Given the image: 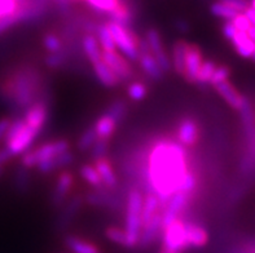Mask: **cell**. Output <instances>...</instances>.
I'll use <instances>...</instances> for the list:
<instances>
[{
    "mask_svg": "<svg viewBox=\"0 0 255 253\" xmlns=\"http://www.w3.org/2000/svg\"><path fill=\"white\" fill-rule=\"evenodd\" d=\"M189 170L187 149L183 145L170 138L155 141L149 151L145 169L146 194L157 196L162 209L176 192H180Z\"/></svg>",
    "mask_w": 255,
    "mask_h": 253,
    "instance_id": "cell-1",
    "label": "cell"
},
{
    "mask_svg": "<svg viewBox=\"0 0 255 253\" xmlns=\"http://www.w3.org/2000/svg\"><path fill=\"white\" fill-rule=\"evenodd\" d=\"M40 74L30 66H21L0 81V99L16 110H27L39 99Z\"/></svg>",
    "mask_w": 255,
    "mask_h": 253,
    "instance_id": "cell-2",
    "label": "cell"
},
{
    "mask_svg": "<svg viewBox=\"0 0 255 253\" xmlns=\"http://www.w3.org/2000/svg\"><path fill=\"white\" fill-rule=\"evenodd\" d=\"M142 203L144 195L139 189H132L128 192L126 205V246L127 248H135L139 246L141 235Z\"/></svg>",
    "mask_w": 255,
    "mask_h": 253,
    "instance_id": "cell-3",
    "label": "cell"
},
{
    "mask_svg": "<svg viewBox=\"0 0 255 253\" xmlns=\"http://www.w3.org/2000/svg\"><path fill=\"white\" fill-rule=\"evenodd\" d=\"M38 136L39 132L30 128L23 118H16L10 122L9 128L6 131V135L4 137V142H5L4 148L9 151L12 158L23 155Z\"/></svg>",
    "mask_w": 255,
    "mask_h": 253,
    "instance_id": "cell-4",
    "label": "cell"
},
{
    "mask_svg": "<svg viewBox=\"0 0 255 253\" xmlns=\"http://www.w3.org/2000/svg\"><path fill=\"white\" fill-rule=\"evenodd\" d=\"M107 25L112 32L117 49H120L123 56L128 58L129 61H137L140 56V38L133 32V30L118 25V23L110 22V21H108Z\"/></svg>",
    "mask_w": 255,
    "mask_h": 253,
    "instance_id": "cell-5",
    "label": "cell"
},
{
    "mask_svg": "<svg viewBox=\"0 0 255 253\" xmlns=\"http://www.w3.org/2000/svg\"><path fill=\"white\" fill-rule=\"evenodd\" d=\"M69 148H70V144L66 140H56V141L47 142V144L36 148L35 150L26 151L25 154L21 155V164L26 169L38 167L43 162L69 151Z\"/></svg>",
    "mask_w": 255,
    "mask_h": 253,
    "instance_id": "cell-6",
    "label": "cell"
},
{
    "mask_svg": "<svg viewBox=\"0 0 255 253\" xmlns=\"http://www.w3.org/2000/svg\"><path fill=\"white\" fill-rule=\"evenodd\" d=\"M162 241H163V248L168 252L180 253L188 250L185 222L179 218L168 225L167 228L162 230Z\"/></svg>",
    "mask_w": 255,
    "mask_h": 253,
    "instance_id": "cell-7",
    "label": "cell"
},
{
    "mask_svg": "<svg viewBox=\"0 0 255 253\" xmlns=\"http://www.w3.org/2000/svg\"><path fill=\"white\" fill-rule=\"evenodd\" d=\"M193 194H187V192H176L167 203H166L161 209L162 216V229L167 228L168 225L179 220L183 215L184 209L187 208L189 202H191Z\"/></svg>",
    "mask_w": 255,
    "mask_h": 253,
    "instance_id": "cell-8",
    "label": "cell"
},
{
    "mask_svg": "<svg viewBox=\"0 0 255 253\" xmlns=\"http://www.w3.org/2000/svg\"><path fill=\"white\" fill-rule=\"evenodd\" d=\"M145 42L148 44V48L152 53L153 57L155 58V61L158 62L159 68L162 69L163 73H168L171 70V60L166 53L163 44H162L161 34L157 29H149L145 34Z\"/></svg>",
    "mask_w": 255,
    "mask_h": 253,
    "instance_id": "cell-9",
    "label": "cell"
},
{
    "mask_svg": "<svg viewBox=\"0 0 255 253\" xmlns=\"http://www.w3.org/2000/svg\"><path fill=\"white\" fill-rule=\"evenodd\" d=\"M48 102L47 99L40 98L35 103H32L23 114V120L30 128L35 129L39 133L44 128L45 123L48 120Z\"/></svg>",
    "mask_w": 255,
    "mask_h": 253,
    "instance_id": "cell-10",
    "label": "cell"
},
{
    "mask_svg": "<svg viewBox=\"0 0 255 253\" xmlns=\"http://www.w3.org/2000/svg\"><path fill=\"white\" fill-rule=\"evenodd\" d=\"M103 61L113 71L120 82H129L132 78V69L126 58L118 52H103Z\"/></svg>",
    "mask_w": 255,
    "mask_h": 253,
    "instance_id": "cell-11",
    "label": "cell"
},
{
    "mask_svg": "<svg viewBox=\"0 0 255 253\" xmlns=\"http://www.w3.org/2000/svg\"><path fill=\"white\" fill-rule=\"evenodd\" d=\"M139 52L140 56L137 61L140 62V68L144 71V74H145L149 79H152V81H162L165 73L162 71V69L159 68L158 62L155 61V58L153 57L150 51H149L145 39H140Z\"/></svg>",
    "mask_w": 255,
    "mask_h": 253,
    "instance_id": "cell-12",
    "label": "cell"
},
{
    "mask_svg": "<svg viewBox=\"0 0 255 253\" xmlns=\"http://www.w3.org/2000/svg\"><path fill=\"white\" fill-rule=\"evenodd\" d=\"M204 64V56L202 51L197 45L188 43L187 55H185V64H184V74L183 78L188 83H196L198 71Z\"/></svg>",
    "mask_w": 255,
    "mask_h": 253,
    "instance_id": "cell-13",
    "label": "cell"
},
{
    "mask_svg": "<svg viewBox=\"0 0 255 253\" xmlns=\"http://www.w3.org/2000/svg\"><path fill=\"white\" fill-rule=\"evenodd\" d=\"M176 138L180 145L184 148H191L198 142L200 138V127L196 119L184 118L179 123L176 129Z\"/></svg>",
    "mask_w": 255,
    "mask_h": 253,
    "instance_id": "cell-14",
    "label": "cell"
},
{
    "mask_svg": "<svg viewBox=\"0 0 255 253\" xmlns=\"http://www.w3.org/2000/svg\"><path fill=\"white\" fill-rule=\"evenodd\" d=\"M73 185H74L73 173L68 172V170L60 173V176L57 177V181H56L55 189H53V192H52V204L55 205V207L62 205L65 199L68 198L70 190L73 189Z\"/></svg>",
    "mask_w": 255,
    "mask_h": 253,
    "instance_id": "cell-15",
    "label": "cell"
},
{
    "mask_svg": "<svg viewBox=\"0 0 255 253\" xmlns=\"http://www.w3.org/2000/svg\"><path fill=\"white\" fill-rule=\"evenodd\" d=\"M215 89L219 93V96L226 101L233 110H241L244 102H245V97L235 88L231 82H223V83L215 85Z\"/></svg>",
    "mask_w": 255,
    "mask_h": 253,
    "instance_id": "cell-16",
    "label": "cell"
},
{
    "mask_svg": "<svg viewBox=\"0 0 255 253\" xmlns=\"http://www.w3.org/2000/svg\"><path fill=\"white\" fill-rule=\"evenodd\" d=\"M162 216L161 212H158L154 217L148 222V224L141 229V235H140L139 246L141 248L149 247L153 242L162 234Z\"/></svg>",
    "mask_w": 255,
    "mask_h": 253,
    "instance_id": "cell-17",
    "label": "cell"
},
{
    "mask_svg": "<svg viewBox=\"0 0 255 253\" xmlns=\"http://www.w3.org/2000/svg\"><path fill=\"white\" fill-rule=\"evenodd\" d=\"M185 234H187L188 248H202L209 242L207 231L196 222H185Z\"/></svg>",
    "mask_w": 255,
    "mask_h": 253,
    "instance_id": "cell-18",
    "label": "cell"
},
{
    "mask_svg": "<svg viewBox=\"0 0 255 253\" xmlns=\"http://www.w3.org/2000/svg\"><path fill=\"white\" fill-rule=\"evenodd\" d=\"M94 167L96 168V170L100 174L101 181H103L105 187L114 189L118 185V178H117L116 172H114L112 164H110V162L108 161L107 158H101V159L95 161Z\"/></svg>",
    "mask_w": 255,
    "mask_h": 253,
    "instance_id": "cell-19",
    "label": "cell"
},
{
    "mask_svg": "<svg viewBox=\"0 0 255 253\" xmlns=\"http://www.w3.org/2000/svg\"><path fill=\"white\" fill-rule=\"evenodd\" d=\"M82 48L92 65L103 61V49L94 34H86L82 38Z\"/></svg>",
    "mask_w": 255,
    "mask_h": 253,
    "instance_id": "cell-20",
    "label": "cell"
},
{
    "mask_svg": "<svg viewBox=\"0 0 255 253\" xmlns=\"http://www.w3.org/2000/svg\"><path fill=\"white\" fill-rule=\"evenodd\" d=\"M64 243L71 253H101L96 244L84 241L77 235H68L64 239Z\"/></svg>",
    "mask_w": 255,
    "mask_h": 253,
    "instance_id": "cell-21",
    "label": "cell"
},
{
    "mask_svg": "<svg viewBox=\"0 0 255 253\" xmlns=\"http://www.w3.org/2000/svg\"><path fill=\"white\" fill-rule=\"evenodd\" d=\"M74 161V155L71 154L70 151H66L64 154H60L57 157H53L48 161L43 162L42 164H39L38 169L40 173H52L57 169H61V168L66 167L69 164L73 163Z\"/></svg>",
    "mask_w": 255,
    "mask_h": 253,
    "instance_id": "cell-22",
    "label": "cell"
},
{
    "mask_svg": "<svg viewBox=\"0 0 255 253\" xmlns=\"http://www.w3.org/2000/svg\"><path fill=\"white\" fill-rule=\"evenodd\" d=\"M117 124L118 123L112 116L108 115V114L101 115L94 124V131L97 136V140H107V141H109V138L116 132Z\"/></svg>",
    "mask_w": 255,
    "mask_h": 253,
    "instance_id": "cell-23",
    "label": "cell"
},
{
    "mask_svg": "<svg viewBox=\"0 0 255 253\" xmlns=\"http://www.w3.org/2000/svg\"><path fill=\"white\" fill-rule=\"evenodd\" d=\"M188 43L184 40H178L172 45L171 53V68L178 75L183 77L184 74V64H185V55H187Z\"/></svg>",
    "mask_w": 255,
    "mask_h": 253,
    "instance_id": "cell-24",
    "label": "cell"
},
{
    "mask_svg": "<svg viewBox=\"0 0 255 253\" xmlns=\"http://www.w3.org/2000/svg\"><path fill=\"white\" fill-rule=\"evenodd\" d=\"M232 44L241 57L252 58L253 53L255 51V44L252 39L249 38L248 32L237 31L236 36L232 39Z\"/></svg>",
    "mask_w": 255,
    "mask_h": 253,
    "instance_id": "cell-25",
    "label": "cell"
},
{
    "mask_svg": "<svg viewBox=\"0 0 255 253\" xmlns=\"http://www.w3.org/2000/svg\"><path fill=\"white\" fill-rule=\"evenodd\" d=\"M92 66H94L95 75H96L99 82H100L104 86L114 88V86H117L121 83L120 79L116 77V74H114L113 71L108 68L104 61L96 62V64H94Z\"/></svg>",
    "mask_w": 255,
    "mask_h": 253,
    "instance_id": "cell-26",
    "label": "cell"
},
{
    "mask_svg": "<svg viewBox=\"0 0 255 253\" xmlns=\"http://www.w3.org/2000/svg\"><path fill=\"white\" fill-rule=\"evenodd\" d=\"M158 212H161V203L158 198L153 194H146L144 196V203H142V213H141V222L142 228L148 224Z\"/></svg>",
    "mask_w": 255,
    "mask_h": 253,
    "instance_id": "cell-27",
    "label": "cell"
},
{
    "mask_svg": "<svg viewBox=\"0 0 255 253\" xmlns=\"http://www.w3.org/2000/svg\"><path fill=\"white\" fill-rule=\"evenodd\" d=\"M95 36H96L97 40H99V44H100L103 52H114V51H117L116 43H114L113 36H112V32H110L109 27H108V25H107V22L97 23Z\"/></svg>",
    "mask_w": 255,
    "mask_h": 253,
    "instance_id": "cell-28",
    "label": "cell"
},
{
    "mask_svg": "<svg viewBox=\"0 0 255 253\" xmlns=\"http://www.w3.org/2000/svg\"><path fill=\"white\" fill-rule=\"evenodd\" d=\"M83 1L95 12L109 16L125 0H83Z\"/></svg>",
    "mask_w": 255,
    "mask_h": 253,
    "instance_id": "cell-29",
    "label": "cell"
},
{
    "mask_svg": "<svg viewBox=\"0 0 255 253\" xmlns=\"http://www.w3.org/2000/svg\"><path fill=\"white\" fill-rule=\"evenodd\" d=\"M79 173H81L82 178H83L86 182H88L91 186L96 187V189H101L104 186L100 174H99V172H97L96 168H95L94 166H91V164H84V166L81 167V169H79Z\"/></svg>",
    "mask_w": 255,
    "mask_h": 253,
    "instance_id": "cell-30",
    "label": "cell"
},
{
    "mask_svg": "<svg viewBox=\"0 0 255 253\" xmlns=\"http://www.w3.org/2000/svg\"><path fill=\"white\" fill-rule=\"evenodd\" d=\"M22 10L23 8L17 0H0V21L17 16Z\"/></svg>",
    "mask_w": 255,
    "mask_h": 253,
    "instance_id": "cell-31",
    "label": "cell"
},
{
    "mask_svg": "<svg viewBox=\"0 0 255 253\" xmlns=\"http://www.w3.org/2000/svg\"><path fill=\"white\" fill-rule=\"evenodd\" d=\"M210 10L215 17H219V18L224 19V21H233V18L239 14V12H236L235 9L227 6L226 4L220 3V1H215V3L211 4Z\"/></svg>",
    "mask_w": 255,
    "mask_h": 253,
    "instance_id": "cell-32",
    "label": "cell"
},
{
    "mask_svg": "<svg viewBox=\"0 0 255 253\" xmlns=\"http://www.w3.org/2000/svg\"><path fill=\"white\" fill-rule=\"evenodd\" d=\"M215 69H217V65H215V62L214 61H211V60H206V61H204L200 71H198L196 83L202 84V85H205V84H210V81H211V78H213Z\"/></svg>",
    "mask_w": 255,
    "mask_h": 253,
    "instance_id": "cell-33",
    "label": "cell"
},
{
    "mask_svg": "<svg viewBox=\"0 0 255 253\" xmlns=\"http://www.w3.org/2000/svg\"><path fill=\"white\" fill-rule=\"evenodd\" d=\"M43 45L49 53H58L64 51V42L58 35L53 32H47L43 38Z\"/></svg>",
    "mask_w": 255,
    "mask_h": 253,
    "instance_id": "cell-34",
    "label": "cell"
},
{
    "mask_svg": "<svg viewBox=\"0 0 255 253\" xmlns=\"http://www.w3.org/2000/svg\"><path fill=\"white\" fill-rule=\"evenodd\" d=\"M105 114H108L109 116L116 120L117 123L122 122L125 116L127 114V105L123 99H116L112 105L109 106L105 111Z\"/></svg>",
    "mask_w": 255,
    "mask_h": 253,
    "instance_id": "cell-35",
    "label": "cell"
},
{
    "mask_svg": "<svg viewBox=\"0 0 255 253\" xmlns=\"http://www.w3.org/2000/svg\"><path fill=\"white\" fill-rule=\"evenodd\" d=\"M127 94H128L129 99H132L135 102H140L146 97L148 89H146L145 84L141 82H132V83H129L128 88H127Z\"/></svg>",
    "mask_w": 255,
    "mask_h": 253,
    "instance_id": "cell-36",
    "label": "cell"
},
{
    "mask_svg": "<svg viewBox=\"0 0 255 253\" xmlns=\"http://www.w3.org/2000/svg\"><path fill=\"white\" fill-rule=\"evenodd\" d=\"M96 140H97V136L94 131V127H90V128H87L83 133H82L79 140H78L77 142L78 150H81V151L91 150V148L94 146Z\"/></svg>",
    "mask_w": 255,
    "mask_h": 253,
    "instance_id": "cell-37",
    "label": "cell"
},
{
    "mask_svg": "<svg viewBox=\"0 0 255 253\" xmlns=\"http://www.w3.org/2000/svg\"><path fill=\"white\" fill-rule=\"evenodd\" d=\"M105 237L112 241L113 243L121 244V246H126V233L125 230H122L121 228H117V226H109V228L105 230Z\"/></svg>",
    "mask_w": 255,
    "mask_h": 253,
    "instance_id": "cell-38",
    "label": "cell"
},
{
    "mask_svg": "<svg viewBox=\"0 0 255 253\" xmlns=\"http://www.w3.org/2000/svg\"><path fill=\"white\" fill-rule=\"evenodd\" d=\"M230 75H231V69L228 68V66H224V65H222V66H217V69H215V71H214L213 78H211L210 84L213 86H215L218 85V84L223 83V82H227L228 81V78H230Z\"/></svg>",
    "mask_w": 255,
    "mask_h": 253,
    "instance_id": "cell-39",
    "label": "cell"
},
{
    "mask_svg": "<svg viewBox=\"0 0 255 253\" xmlns=\"http://www.w3.org/2000/svg\"><path fill=\"white\" fill-rule=\"evenodd\" d=\"M65 61H66V55H65L64 51L58 52V53H49L44 58L45 65L49 69H60L64 65Z\"/></svg>",
    "mask_w": 255,
    "mask_h": 253,
    "instance_id": "cell-40",
    "label": "cell"
},
{
    "mask_svg": "<svg viewBox=\"0 0 255 253\" xmlns=\"http://www.w3.org/2000/svg\"><path fill=\"white\" fill-rule=\"evenodd\" d=\"M108 148H109V141H107V140H96L94 146L91 148V155H92L95 161L105 158Z\"/></svg>",
    "mask_w": 255,
    "mask_h": 253,
    "instance_id": "cell-41",
    "label": "cell"
},
{
    "mask_svg": "<svg viewBox=\"0 0 255 253\" xmlns=\"http://www.w3.org/2000/svg\"><path fill=\"white\" fill-rule=\"evenodd\" d=\"M232 23L233 26L236 27L237 31L240 32H248L250 30V27H252V23H250V21L248 19V17L245 16V13H239V14L233 18Z\"/></svg>",
    "mask_w": 255,
    "mask_h": 253,
    "instance_id": "cell-42",
    "label": "cell"
},
{
    "mask_svg": "<svg viewBox=\"0 0 255 253\" xmlns=\"http://www.w3.org/2000/svg\"><path fill=\"white\" fill-rule=\"evenodd\" d=\"M219 1L239 13H245L246 9L250 6V3L248 0H219Z\"/></svg>",
    "mask_w": 255,
    "mask_h": 253,
    "instance_id": "cell-43",
    "label": "cell"
},
{
    "mask_svg": "<svg viewBox=\"0 0 255 253\" xmlns=\"http://www.w3.org/2000/svg\"><path fill=\"white\" fill-rule=\"evenodd\" d=\"M29 185V174H27V169L21 166L18 170L16 172V186L18 190H26Z\"/></svg>",
    "mask_w": 255,
    "mask_h": 253,
    "instance_id": "cell-44",
    "label": "cell"
},
{
    "mask_svg": "<svg viewBox=\"0 0 255 253\" xmlns=\"http://www.w3.org/2000/svg\"><path fill=\"white\" fill-rule=\"evenodd\" d=\"M222 32H223L224 38H226L227 40L232 42V39L236 36L237 30L236 27L233 26L232 21H226V22L223 23V26H222Z\"/></svg>",
    "mask_w": 255,
    "mask_h": 253,
    "instance_id": "cell-45",
    "label": "cell"
},
{
    "mask_svg": "<svg viewBox=\"0 0 255 253\" xmlns=\"http://www.w3.org/2000/svg\"><path fill=\"white\" fill-rule=\"evenodd\" d=\"M10 122H12V120H10L9 118L0 119V141L4 140V137H5L6 131H8V128H9L10 125Z\"/></svg>",
    "mask_w": 255,
    "mask_h": 253,
    "instance_id": "cell-46",
    "label": "cell"
},
{
    "mask_svg": "<svg viewBox=\"0 0 255 253\" xmlns=\"http://www.w3.org/2000/svg\"><path fill=\"white\" fill-rule=\"evenodd\" d=\"M245 16L248 17V19H249V21H250L252 26H254V27H255V9H254V8L249 6V8L246 9Z\"/></svg>",
    "mask_w": 255,
    "mask_h": 253,
    "instance_id": "cell-47",
    "label": "cell"
},
{
    "mask_svg": "<svg viewBox=\"0 0 255 253\" xmlns=\"http://www.w3.org/2000/svg\"><path fill=\"white\" fill-rule=\"evenodd\" d=\"M176 27L179 29V31H183V32H187L188 30H189V26H188V23L185 22V21H183V19H180V21H178V22H176Z\"/></svg>",
    "mask_w": 255,
    "mask_h": 253,
    "instance_id": "cell-48",
    "label": "cell"
},
{
    "mask_svg": "<svg viewBox=\"0 0 255 253\" xmlns=\"http://www.w3.org/2000/svg\"><path fill=\"white\" fill-rule=\"evenodd\" d=\"M248 35H249V38L252 39L253 42H254V44H255V27H254V26H252V27H250V30L248 31Z\"/></svg>",
    "mask_w": 255,
    "mask_h": 253,
    "instance_id": "cell-49",
    "label": "cell"
},
{
    "mask_svg": "<svg viewBox=\"0 0 255 253\" xmlns=\"http://www.w3.org/2000/svg\"><path fill=\"white\" fill-rule=\"evenodd\" d=\"M250 6H252V8H254V9H255V0H252V1H250Z\"/></svg>",
    "mask_w": 255,
    "mask_h": 253,
    "instance_id": "cell-50",
    "label": "cell"
},
{
    "mask_svg": "<svg viewBox=\"0 0 255 253\" xmlns=\"http://www.w3.org/2000/svg\"><path fill=\"white\" fill-rule=\"evenodd\" d=\"M3 170H4V167H3V166H0V176L3 174Z\"/></svg>",
    "mask_w": 255,
    "mask_h": 253,
    "instance_id": "cell-51",
    "label": "cell"
},
{
    "mask_svg": "<svg viewBox=\"0 0 255 253\" xmlns=\"http://www.w3.org/2000/svg\"><path fill=\"white\" fill-rule=\"evenodd\" d=\"M159 253H172V252H168V251H166L165 248H162V251Z\"/></svg>",
    "mask_w": 255,
    "mask_h": 253,
    "instance_id": "cell-52",
    "label": "cell"
},
{
    "mask_svg": "<svg viewBox=\"0 0 255 253\" xmlns=\"http://www.w3.org/2000/svg\"><path fill=\"white\" fill-rule=\"evenodd\" d=\"M252 58H253V61H254V62H255V51H254V53H253Z\"/></svg>",
    "mask_w": 255,
    "mask_h": 253,
    "instance_id": "cell-53",
    "label": "cell"
}]
</instances>
